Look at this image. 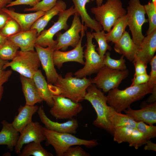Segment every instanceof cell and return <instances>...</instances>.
<instances>
[{
    "instance_id": "obj_19",
    "label": "cell",
    "mask_w": 156,
    "mask_h": 156,
    "mask_svg": "<svg viewBox=\"0 0 156 156\" xmlns=\"http://www.w3.org/2000/svg\"><path fill=\"white\" fill-rule=\"evenodd\" d=\"M37 36L36 29H30L27 31H21L7 38L20 48L21 51H34Z\"/></svg>"
},
{
    "instance_id": "obj_13",
    "label": "cell",
    "mask_w": 156,
    "mask_h": 156,
    "mask_svg": "<svg viewBox=\"0 0 156 156\" xmlns=\"http://www.w3.org/2000/svg\"><path fill=\"white\" fill-rule=\"evenodd\" d=\"M42 127L38 122L32 121L26 125L20 133L14 147L16 153L19 154L24 144L32 142L41 143L46 140V138L42 131Z\"/></svg>"
},
{
    "instance_id": "obj_17",
    "label": "cell",
    "mask_w": 156,
    "mask_h": 156,
    "mask_svg": "<svg viewBox=\"0 0 156 156\" xmlns=\"http://www.w3.org/2000/svg\"><path fill=\"white\" fill-rule=\"evenodd\" d=\"M140 47L133 42L129 32L125 31L121 38L114 43L115 51L123 55L129 61L132 62Z\"/></svg>"
},
{
    "instance_id": "obj_41",
    "label": "cell",
    "mask_w": 156,
    "mask_h": 156,
    "mask_svg": "<svg viewBox=\"0 0 156 156\" xmlns=\"http://www.w3.org/2000/svg\"><path fill=\"white\" fill-rule=\"evenodd\" d=\"M12 71L0 69V101L1 100L3 92V85L7 82L12 75Z\"/></svg>"
},
{
    "instance_id": "obj_53",
    "label": "cell",
    "mask_w": 156,
    "mask_h": 156,
    "mask_svg": "<svg viewBox=\"0 0 156 156\" xmlns=\"http://www.w3.org/2000/svg\"><path fill=\"white\" fill-rule=\"evenodd\" d=\"M152 2L154 4V5L156 6V0H152Z\"/></svg>"
},
{
    "instance_id": "obj_1",
    "label": "cell",
    "mask_w": 156,
    "mask_h": 156,
    "mask_svg": "<svg viewBox=\"0 0 156 156\" xmlns=\"http://www.w3.org/2000/svg\"><path fill=\"white\" fill-rule=\"evenodd\" d=\"M152 90L153 88L149 86L147 82L140 85L130 86L123 90L116 88L108 92L106 96L107 103L116 111L121 113L130 107L133 103L151 94Z\"/></svg>"
},
{
    "instance_id": "obj_10",
    "label": "cell",
    "mask_w": 156,
    "mask_h": 156,
    "mask_svg": "<svg viewBox=\"0 0 156 156\" xmlns=\"http://www.w3.org/2000/svg\"><path fill=\"white\" fill-rule=\"evenodd\" d=\"M76 12L74 6H72L60 12L58 14L57 21L50 28L43 30L37 36L36 44L43 47H51L55 48L57 42L53 40V36L61 30L68 29V20Z\"/></svg>"
},
{
    "instance_id": "obj_15",
    "label": "cell",
    "mask_w": 156,
    "mask_h": 156,
    "mask_svg": "<svg viewBox=\"0 0 156 156\" xmlns=\"http://www.w3.org/2000/svg\"><path fill=\"white\" fill-rule=\"evenodd\" d=\"M85 31L83 30L81 32L80 40L76 46L71 50L67 51L54 50L53 53V60L54 64L60 69L63 64L70 62H76L84 65L83 47L81 46L82 38L85 36Z\"/></svg>"
},
{
    "instance_id": "obj_9",
    "label": "cell",
    "mask_w": 156,
    "mask_h": 156,
    "mask_svg": "<svg viewBox=\"0 0 156 156\" xmlns=\"http://www.w3.org/2000/svg\"><path fill=\"white\" fill-rule=\"evenodd\" d=\"M129 74V71L127 69L123 70H113L104 66L92 79V83L104 93H107L111 90L118 88Z\"/></svg>"
},
{
    "instance_id": "obj_36",
    "label": "cell",
    "mask_w": 156,
    "mask_h": 156,
    "mask_svg": "<svg viewBox=\"0 0 156 156\" xmlns=\"http://www.w3.org/2000/svg\"><path fill=\"white\" fill-rule=\"evenodd\" d=\"M0 31L4 36L8 38L22 31L18 23L11 17Z\"/></svg>"
},
{
    "instance_id": "obj_44",
    "label": "cell",
    "mask_w": 156,
    "mask_h": 156,
    "mask_svg": "<svg viewBox=\"0 0 156 156\" xmlns=\"http://www.w3.org/2000/svg\"><path fill=\"white\" fill-rule=\"evenodd\" d=\"M149 78V75L147 73L134 76L131 86L138 85L147 83Z\"/></svg>"
},
{
    "instance_id": "obj_26",
    "label": "cell",
    "mask_w": 156,
    "mask_h": 156,
    "mask_svg": "<svg viewBox=\"0 0 156 156\" xmlns=\"http://www.w3.org/2000/svg\"><path fill=\"white\" fill-rule=\"evenodd\" d=\"M74 4V8L76 13L80 16L82 22L84 23L85 26L97 31L103 30L101 25L95 19L92 18L88 14L86 9L87 3L90 2V0H72Z\"/></svg>"
},
{
    "instance_id": "obj_6",
    "label": "cell",
    "mask_w": 156,
    "mask_h": 156,
    "mask_svg": "<svg viewBox=\"0 0 156 156\" xmlns=\"http://www.w3.org/2000/svg\"><path fill=\"white\" fill-rule=\"evenodd\" d=\"M40 62L36 51H18L12 61L8 62L2 69L5 70L10 67L11 69L22 75L32 78L35 73L39 69Z\"/></svg>"
},
{
    "instance_id": "obj_24",
    "label": "cell",
    "mask_w": 156,
    "mask_h": 156,
    "mask_svg": "<svg viewBox=\"0 0 156 156\" xmlns=\"http://www.w3.org/2000/svg\"><path fill=\"white\" fill-rule=\"evenodd\" d=\"M66 3L61 0L57 1L55 5L51 9L45 12L44 14L39 18L34 23L30 29H35L38 36L44 30L50 21L61 12L66 10Z\"/></svg>"
},
{
    "instance_id": "obj_49",
    "label": "cell",
    "mask_w": 156,
    "mask_h": 156,
    "mask_svg": "<svg viewBox=\"0 0 156 156\" xmlns=\"http://www.w3.org/2000/svg\"><path fill=\"white\" fill-rule=\"evenodd\" d=\"M12 1V0H0V9L5 7Z\"/></svg>"
},
{
    "instance_id": "obj_39",
    "label": "cell",
    "mask_w": 156,
    "mask_h": 156,
    "mask_svg": "<svg viewBox=\"0 0 156 156\" xmlns=\"http://www.w3.org/2000/svg\"><path fill=\"white\" fill-rule=\"evenodd\" d=\"M80 145L70 147L64 153L63 156H89L90 154L86 151Z\"/></svg>"
},
{
    "instance_id": "obj_38",
    "label": "cell",
    "mask_w": 156,
    "mask_h": 156,
    "mask_svg": "<svg viewBox=\"0 0 156 156\" xmlns=\"http://www.w3.org/2000/svg\"><path fill=\"white\" fill-rule=\"evenodd\" d=\"M57 0H41L34 7L25 8V12L42 11L46 12L53 7L56 4Z\"/></svg>"
},
{
    "instance_id": "obj_12",
    "label": "cell",
    "mask_w": 156,
    "mask_h": 156,
    "mask_svg": "<svg viewBox=\"0 0 156 156\" xmlns=\"http://www.w3.org/2000/svg\"><path fill=\"white\" fill-rule=\"evenodd\" d=\"M53 105L49 112L57 119H69L73 118L83 110V107L79 102L73 101L62 95H53Z\"/></svg>"
},
{
    "instance_id": "obj_52",
    "label": "cell",
    "mask_w": 156,
    "mask_h": 156,
    "mask_svg": "<svg viewBox=\"0 0 156 156\" xmlns=\"http://www.w3.org/2000/svg\"><path fill=\"white\" fill-rule=\"evenodd\" d=\"M95 0L97 6H99L102 4L103 0H90L91 1H93Z\"/></svg>"
},
{
    "instance_id": "obj_46",
    "label": "cell",
    "mask_w": 156,
    "mask_h": 156,
    "mask_svg": "<svg viewBox=\"0 0 156 156\" xmlns=\"http://www.w3.org/2000/svg\"><path fill=\"white\" fill-rule=\"evenodd\" d=\"M47 86L49 92L53 95H61L60 90L57 86L51 83H48Z\"/></svg>"
},
{
    "instance_id": "obj_43",
    "label": "cell",
    "mask_w": 156,
    "mask_h": 156,
    "mask_svg": "<svg viewBox=\"0 0 156 156\" xmlns=\"http://www.w3.org/2000/svg\"><path fill=\"white\" fill-rule=\"evenodd\" d=\"M41 0H15L12 1L6 5L5 7L8 8L19 5H26L33 7L36 5Z\"/></svg>"
},
{
    "instance_id": "obj_25",
    "label": "cell",
    "mask_w": 156,
    "mask_h": 156,
    "mask_svg": "<svg viewBox=\"0 0 156 156\" xmlns=\"http://www.w3.org/2000/svg\"><path fill=\"white\" fill-rule=\"evenodd\" d=\"M1 123L2 128L0 131V145H6L12 151L15 146L19 137V132L13 126L5 120Z\"/></svg>"
},
{
    "instance_id": "obj_42",
    "label": "cell",
    "mask_w": 156,
    "mask_h": 156,
    "mask_svg": "<svg viewBox=\"0 0 156 156\" xmlns=\"http://www.w3.org/2000/svg\"><path fill=\"white\" fill-rule=\"evenodd\" d=\"M135 68L134 76L147 73V64L135 57L132 62Z\"/></svg>"
},
{
    "instance_id": "obj_50",
    "label": "cell",
    "mask_w": 156,
    "mask_h": 156,
    "mask_svg": "<svg viewBox=\"0 0 156 156\" xmlns=\"http://www.w3.org/2000/svg\"><path fill=\"white\" fill-rule=\"evenodd\" d=\"M7 38L4 36L0 31V48L3 44Z\"/></svg>"
},
{
    "instance_id": "obj_3",
    "label": "cell",
    "mask_w": 156,
    "mask_h": 156,
    "mask_svg": "<svg viewBox=\"0 0 156 156\" xmlns=\"http://www.w3.org/2000/svg\"><path fill=\"white\" fill-rule=\"evenodd\" d=\"M42 131L46 138V145L52 146L57 156H63L64 153L73 146L83 145L89 148L99 144L96 139H83L78 138L71 133H59L49 130L44 127H42Z\"/></svg>"
},
{
    "instance_id": "obj_8",
    "label": "cell",
    "mask_w": 156,
    "mask_h": 156,
    "mask_svg": "<svg viewBox=\"0 0 156 156\" xmlns=\"http://www.w3.org/2000/svg\"><path fill=\"white\" fill-rule=\"evenodd\" d=\"M87 42L86 48L84 52V57L85 62L84 67L75 72V77L82 78L97 73L104 66L102 59L96 51V45L92 42L93 38L92 33L86 32Z\"/></svg>"
},
{
    "instance_id": "obj_32",
    "label": "cell",
    "mask_w": 156,
    "mask_h": 156,
    "mask_svg": "<svg viewBox=\"0 0 156 156\" xmlns=\"http://www.w3.org/2000/svg\"><path fill=\"white\" fill-rule=\"evenodd\" d=\"M105 31L102 30L92 33L93 38L97 42L98 47L96 49L98 53L103 59L107 50L111 51V47L108 44L105 35Z\"/></svg>"
},
{
    "instance_id": "obj_33",
    "label": "cell",
    "mask_w": 156,
    "mask_h": 156,
    "mask_svg": "<svg viewBox=\"0 0 156 156\" xmlns=\"http://www.w3.org/2000/svg\"><path fill=\"white\" fill-rule=\"evenodd\" d=\"M110 52L106 53L103 60L104 66L113 70H126V60L122 55L119 59L115 60L110 57Z\"/></svg>"
},
{
    "instance_id": "obj_14",
    "label": "cell",
    "mask_w": 156,
    "mask_h": 156,
    "mask_svg": "<svg viewBox=\"0 0 156 156\" xmlns=\"http://www.w3.org/2000/svg\"><path fill=\"white\" fill-rule=\"evenodd\" d=\"M35 48L45 72L47 83L55 84L59 75L55 68L53 60V53L55 48L51 47H43L36 44Z\"/></svg>"
},
{
    "instance_id": "obj_28",
    "label": "cell",
    "mask_w": 156,
    "mask_h": 156,
    "mask_svg": "<svg viewBox=\"0 0 156 156\" xmlns=\"http://www.w3.org/2000/svg\"><path fill=\"white\" fill-rule=\"evenodd\" d=\"M108 117L114 129L116 127L122 126L136 128V121L126 114L117 112L109 106Z\"/></svg>"
},
{
    "instance_id": "obj_30",
    "label": "cell",
    "mask_w": 156,
    "mask_h": 156,
    "mask_svg": "<svg viewBox=\"0 0 156 156\" xmlns=\"http://www.w3.org/2000/svg\"><path fill=\"white\" fill-rule=\"evenodd\" d=\"M53 156V155L47 151L42 146L41 144L34 142L26 144L19 156Z\"/></svg>"
},
{
    "instance_id": "obj_20",
    "label": "cell",
    "mask_w": 156,
    "mask_h": 156,
    "mask_svg": "<svg viewBox=\"0 0 156 156\" xmlns=\"http://www.w3.org/2000/svg\"><path fill=\"white\" fill-rule=\"evenodd\" d=\"M2 9L18 23L21 31H23L30 30L36 21L45 13L44 12L39 11L30 13H20L17 12L13 10L8 9L6 7Z\"/></svg>"
},
{
    "instance_id": "obj_16",
    "label": "cell",
    "mask_w": 156,
    "mask_h": 156,
    "mask_svg": "<svg viewBox=\"0 0 156 156\" xmlns=\"http://www.w3.org/2000/svg\"><path fill=\"white\" fill-rule=\"evenodd\" d=\"M37 113L40 120L46 128L59 133L75 134L78 127L77 120L73 118L63 123L54 122L46 115L43 107H39Z\"/></svg>"
},
{
    "instance_id": "obj_11",
    "label": "cell",
    "mask_w": 156,
    "mask_h": 156,
    "mask_svg": "<svg viewBox=\"0 0 156 156\" xmlns=\"http://www.w3.org/2000/svg\"><path fill=\"white\" fill-rule=\"evenodd\" d=\"M74 16L70 28L63 33L58 32L56 34L57 44L55 50L65 51L68 47L75 48L78 44L81 38L79 33L87 28L81 22L79 16L76 13Z\"/></svg>"
},
{
    "instance_id": "obj_34",
    "label": "cell",
    "mask_w": 156,
    "mask_h": 156,
    "mask_svg": "<svg viewBox=\"0 0 156 156\" xmlns=\"http://www.w3.org/2000/svg\"><path fill=\"white\" fill-rule=\"evenodd\" d=\"M144 6L146 14L148 17L149 27L146 31V34L148 35L156 30V6L150 0Z\"/></svg>"
},
{
    "instance_id": "obj_31",
    "label": "cell",
    "mask_w": 156,
    "mask_h": 156,
    "mask_svg": "<svg viewBox=\"0 0 156 156\" xmlns=\"http://www.w3.org/2000/svg\"><path fill=\"white\" fill-rule=\"evenodd\" d=\"M19 48L14 42L7 38L0 48V58L4 60H12Z\"/></svg>"
},
{
    "instance_id": "obj_2",
    "label": "cell",
    "mask_w": 156,
    "mask_h": 156,
    "mask_svg": "<svg viewBox=\"0 0 156 156\" xmlns=\"http://www.w3.org/2000/svg\"><path fill=\"white\" fill-rule=\"evenodd\" d=\"M84 99L90 102L96 113L97 117L93 121V125L113 135L114 129L108 117L109 105L104 92L92 83L87 88Z\"/></svg>"
},
{
    "instance_id": "obj_37",
    "label": "cell",
    "mask_w": 156,
    "mask_h": 156,
    "mask_svg": "<svg viewBox=\"0 0 156 156\" xmlns=\"http://www.w3.org/2000/svg\"><path fill=\"white\" fill-rule=\"evenodd\" d=\"M136 128L149 140L156 136V126L153 125H147L142 121L137 122Z\"/></svg>"
},
{
    "instance_id": "obj_21",
    "label": "cell",
    "mask_w": 156,
    "mask_h": 156,
    "mask_svg": "<svg viewBox=\"0 0 156 156\" xmlns=\"http://www.w3.org/2000/svg\"><path fill=\"white\" fill-rule=\"evenodd\" d=\"M140 46L135 57L147 65L156 52V30L144 37Z\"/></svg>"
},
{
    "instance_id": "obj_7",
    "label": "cell",
    "mask_w": 156,
    "mask_h": 156,
    "mask_svg": "<svg viewBox=\"0 0 156 156\" xmlns=\"http://www.w3.org/2000/svg\"><path fill=\"white\" fill-rule=\"evenodd\" d=\"M127 9L128 26L131 33L132 38L137 45L140 47L144 37L142 32V26L148 22L145 17L144 5L141 4L140 0H129Z\"/></svg>"
},
{
    "instance_id": "obj_4",
    "label": "cell",
    "mask_w": 156,
    "mask_h": 156,
    "mask_svg": "<svg viewBox=\"0 0 156 156\" xmlns=\"http://www.w3.org/2000/svg\"><path fill=\"white\" fill-rule=\"evenodd\" d=\"M71 72L67 73L64 77L59 75L54 85L60 89L61 95L73 101L79 102L82 101L86 93V89L92 83V79L86 77L79 78L73 76Z\"/></svg>"
},
{
    "instance_id": "obj_35",
    "label": "cell",
    "mask_w": 156,
    "mask_h": 156,
    "mask_svg": "<svg viewBox=\"0 0 156 156\" xmlns=\"http://www.w3.org/2000/svg\"><path fill=\"white\" fill-rule=\"evenodd\" d=\"M128 141L129 146L136 149L146 144L149 140L143 133L136 128L132 130Z\"/></svg>"
},
{
    "instance_id": "obj_40",
    "label": "cell",
    "mask_w": 156,
    "mask_h": 156,
    "mask_svg": "<svg viewBox=\"0 0 156 156\" xmlns=\"http://www.w3.org/2000/svg\"><path fill=\"white\" fill-rule=\"evenodd\" d=\"M151 66V71L147 83L149 86L153 88L156 85V55H155L149 62Z\"/></svg>"
},
{
    "instance_id": "obj_51",
    "label": "cell",
    "mask_w": 156,
    "mask_h": 156,
    "mask_svg": "<svg viewBox=\"0 0 156 156\" xmlns=\"http://www.w3.org/2000/svg\"><path fill=\"white\" fill-rule=\"evenodd\" d=\"M8 61L4 60L0 58V69H2L3 66Z\"/></svg>"
},
{
    "instance_id": "obj_22",
    "label": "cell",
    "mask_w": 156,
    "mask_h": 156,
    "mask_svg": "<svg viewBox=\"0 0 156 156\" xmlns=\"http://www.w3.org/2000/svg\"><path fill=\"white\" fill-rule=\"evenodd\" d=\"M39 107L37 105H25L21 106L18 111V113L16 116L12 123L13 126L19 133L28 124L32 121L33 115L37 111Z\"/></svg>"
},
{
    "instance_id": "obj_23",
    "label": "cell",
    "mask_w": 156,
    "mask_h": 156,
    "mask_svg": "<svg viewBox=\"0 0 156 156\" xmlns=\"http://www.w3.org/2000/svg\"><path fill=\"white\" fill-rule=\"evenodd\" d=\"M22 90L25 97L26 105H34L43 100L40 96L32 78L20 76Z\"/></svg>"
},
{
    "instance_id": "obj_48",
    "label": "cell",
    "mask_w": 156,
    "mask_h": 156,
    "mask_svg": "<svg viewBox=\"0 0 156 156\" xmlns=\"http://www.w3.org/2000/svg\"><path fill=\"white\" fill-rule=\"evenodd\" d=\"M151 95L147 100V102L149 103H152L156 102V85L153 88Z\"/></svg>"
},
{
    "instance_id": "obj_29",
    "label": "cell",
    "mask_w": 156,
    "mask_h": 156,
    "mask_svg": "<svg viewBox=\"0 0 156 156\" xmlns=\"http://www.w3.org/2000/svg\"><path fill=\"white\" fill-rule=\"evenodd\" d=\"M128 26V19L127 15L118 18L110 30L105 34L107 42H111L115 43L121 38L127 27Z\"/></svg>"
},
{
    "instance_id": "obj_27",
    "label": "cell",
    "mask_w": 156,
    "mask_h": 156,
    "mask_svg": "<svg viewBox=\"0 0 156 156\" xmlns=\"http://www.w3.org/2000/svg\"><path fill=\"white\" fill-rule=\"evenodd\" d=\"M37 91L43 101L50 107L53 105V95L49 92L48 88V83L43 75L41 71L38 69L33 77Z\"/></svg>"
},
{
    "instance_id": "obj_5",
    "label": "cell",
    "mask_w": 156,
    "mask_h": 156,
    "mask_svg": "<svg viewBox=\"0 0 156 156\" xmlns=\"http://www.w3.org/2000/svg\"><path fill=\"white\" fill-rule=\"evenodd\" d=\"M95 19L102 26L103 30L109 32L119 18L125 16L127 10L121 0H107L99 6L91 8Z\"/></svg>"
},
{
    "instance_id": "obj_45",
    "label": "cell",
    "mask_w": 156,
    "mask_h": 156,
    "mask_svg": "<svg viewBox=\"0 0 156 156\" xmlns=\"http://www.w3.org/2000/svg\"><path fill=\"white\" fill-rule=\"evenodd\" d=\"M11 18L10 16L3 11L2 9H0V30L4 26L8 21Z\"/></svg>"
},
{
    "instance_id": "obj_47",
    "label": "cell",
    "mask_w": 156,
    "mask_h": 156,
    "mask_svg": "<svg viewBox=\"0 0 156 156\" xmlns=\"http://www.w3.org/2000/svg\"><path fill=\"white\" fill-rule=\"evenodd\" d=\"M145 144L144 147V150L156 151V144L150 140H147Z\"/></svg>"
},
{
    "instance_id": "obj_18",
    "label": "cell",
    "mask_w": 156,
    "mask_h": 156,
    "mask_svg": "<svg viewBox=\"0 0 156 156\" xmlns=\"http://www.w3.org/2000/svg\"><path fill=\"white\" fill-rule=\"evenodd\" d=\"M123 111L135 121H142L149 125L156 123V102L147 104L140 109L134 110L130 107Z\"/></svg>"
}]
</instances>
